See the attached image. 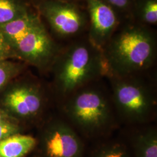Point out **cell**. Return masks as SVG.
<instances>
[{
	"mask_svg": "<svg viewBox=\"0 0 157 157\" xmlns=\"http://www.w3.org/2000/svg\"><path fill=\"white\" fill-rule=\"evenodd\" d=\"M132 21L153 28L157 25V0H134Z\"/></svg>",
	"mask_w": 157,
	"mask_h": 157,
	"instance_id": "cell-13",
	"label": "cell"
},
{
	"mask_svg": "<svg viewBox=\"0 0 157 157\" xmlns=\"http://www.w3.org/2000/svg\"><path fill=\"white\" fill-rule=\"evenodd\" d=\"M89 145L86 157H132L129 147L119 133Z\"/></svg>",
	"mask_w": 157,
	"mask_h": 157,
	"instance_id": "cell-11",
	"label": "cell"
},
{
	"mask_svg": "<svg viewBox=\"0 0 157 157\" xmlns=\"http://www.w3.org/2000/svg\"><path fill=\"white\" fill-rule=\"evenodd\" d=\"M102 51L106 76H127L151 71L157 62L156 31L132 20L124 21Z\"/></svg>",
	"mask_w": 157,
	"mask_h": 157,
	"instance_id": "cell-2",
	"label": "cell"
},
{
	"mask_svg": "<svg viewBox=\"0 0 157 157\" xmlns=\"http://www.w3.org/2000/svg\"><path fill=\"white\" fill-rule=\"evenodd\" d=\"M59 114L87 144L121 128L105 78L75 91L58 103Z\"/></svg>",
	"mask_w": 157,
	"mask_h": 157,
	"instance_id": "cell-1",
	"label": "cell"
},
{
	"mask_svg": "<svg viewBox=\"0 0 157 157\" xmlns=\"http://www.w3.org/2000/svg\"><path fill=\"white\" fill-rule=\"evenodd\" d=\"M83 4L89 18L87 37L102 50L122 21L104 0H83Z\"/></svg>",
	"mask_w": 157,
	"mask_h": 157,
	"instance_id": "cell-9",
	"label": "cell"
},
{
	"mask_svg": "<svg viewBox=\"0 0 157 157\" xmlns=\"http://www.w3.org/2000/svg\"><path fill=\"white\" fill-rule=\"evenodd\" d=\"M54 39L63 45L87 34L89 18L83 2L30 0Z\"/></svg>",
	"mask_w": 157,
	"mask_h": 157,
	"instance_id": "cell-6",
	"label": "cell"
},
{
	"mask_svg": "<svg viewBox=\"0 0 157 157\" xmlns=\"http://www.w3.org/2000/svg\"><path fill=\"white\" fill-rule=\"evenodd\" d=\"M9 121H10V117L8 115V114L6 113L5 111L0 109V124H2L4 122H6Z\"/></svg>",
	"mask_w": 157,
	"mask_h": 157,
	"instance_id": "cell-19",
	"label": "cell"
},
{
	"mask_svg": "<svg viewBox=\"0 0 157 157\" xmlns=\"http://www.w3.org/2000/svg\"><path fill=\"white\" fill-rule=\"evenodd\" d=\"M32 8L29 0H0V26L25 16Z\"/></svg>",
	"mask_w": 157,
	"mask_h": 157,
	"instance_id": "cell-14",
	"label": "cell"
},
{
	"mask_svg": "<svg viewBox=\"0 0 157 157\" xmlns=\"http://www.w3.org/2000/svg\"><path fill=\"white\" fill-rule=\"evenodd\" d=\"M36 144L33 136L17 133L0 141V157H26Z\"/></svg>",
	"mask_w": 157,
	"mask_h": 157,
	"instance_id": "cell-12",
	"label": "cell"
},
{
	"mask_svg": "<svg viewBox=\"0 0 157 157\" xmlns=\"http://www.w3.org/2000/svg\"><path fill=\"white\" fill-rule=\"evenodd\" d=\"M15 56L40 71H50L62 45L49 32L33 7L25 16L0 26Z\"/></svg>",
	"mask_w": 157,
	"mask_h": 157,
	"instance_id": "cell-5",
	"label": "cell"
},
{
	"mask_svg": "<svg viewBox=\"0 0 157 157\" xmlns=\"http://www.w3.org/2000/svg\"><path fill=\"white\" fill-rule=\"evenodd\" d=\"M50 71L58 103L107 75L102 50L90 41L87 34L62 45Z\"/></svg>",
	"mask_w": 157,
	"mask_h": 157,
	"instance_id": "cell-3",
	"label": "cell"
},
{
	"mask_svg": "<svg viewBox=\"0 0 157 157\" xmlns=\"http://www.w3.org/2000/svg\"><path fill=\"white\" fill-rule=\"evenodd\" d=\"M117 13L122 21L132 20L134 0H104Z\"/></svg>",
	"mask_w": 157,
	"mask_h": 157,
	"instance_id": "cell-16",
	"label": "cell"
},
{
	"mask_svg": "<svg viewBox=\"0 0 157 157\" xmlns=\"http://www.w3.org/2000/svg\"><path fill=\"white\" fill-rule=\"evenodd\" d=\"M4 104L17 117L33 121L40 118L43 112L45 94L39 84L33 82H25L6 93Z\"/></svg>",
	"mask_w": 157,
	"mask_h": 157,
	"instance_id": "cell-8",
	"label": "cell"
},
{
	"mask_svg": "<svg viewBox=\"0 0 157 157\" xmlns=\"http://www.w3.org/2000/svg\"><path fill=\"white\" fill-rule=\"evenodd\" d=\"M23 69L24 67L21 64L8 60H0V90Z\"/></svg>",
	"mask_w": 157,
	"mask_h": 157,
	"instance_id": "cell-15",
	"label": "cell"
},
{
	"mask_svg": "<svg viewBox=\"0 0 157 157\" xmlns=\"http://www.w3.org/2000/svg\"><path fill=\"white\" fill-rule=\"evenodd\" d=\"M19 133V126L11 121L0 124V141Z\"/></svg>",
	"mask_w": 157,
	"mask_h": 157,
	"instance_id": "cell-17",
	"label": "cell"
},
{
	"mask_svg": "<svg viewBox=\"0 0 157 157\" xmlns=\"http://www.w3.org/2000/svg\"><path fill=\"white\" fill-rule=\"evenodd\" d=\"M119 131L132 157H157V127L155 123L124 127Z\"/></svg>",
	"mask_w": 157,
	"mask_h": 157,
	"instance_id": "cell-10",
	"label": "cell"
},
{
	"mask_svg": "<svg viewBox=\"0 0 157 157\" xmlns=\"http://www.w3.org/2000/svg\"><path fill=\"white\" fill-rule=\"evenodd\" d=\"M121 128L155 123L156 70L127 76L105 77Z\"/></svg>",
	"mask_w": 157,
	"mask_h": 157,
	"instance_id": "cell-4",
	"label": "cell"
},
{
	"mask_svg": "<svg viewBox=\"0 0 157 157\" xmlns=\"http://www.w3.org/2000/svg\"><path fill=\"white\" fill-rule=\"evenodd\" d=\"M51 1H65V2H80V3L83 2V0H51Z\"/></svg>",
	"mask_w": 157,
	"mask_h": 157,
	"instance_id": "cell-20",
	"label": "cell"
},
{
	"mask_svg": "<svg viewBox=\"0 0 157 157\" xmlns=\"http://www.w3.org/2000/svg\"><path fill=\"white\" fill-rule=\"evenodd\" d=\"M36 140L38 157H86L88 144L59 114L45 122Z\"/></svg>",
	"mask_w": 157,
	"mask_h": 157,
	"instance_id": "cell-7",
	"label": "cell"
},
{
	"mask_svg": "<svg viewBox=\"0 0 157 157\" xmlns=\"http://www.w3.org/2000/svg\"><path fill=\"white\" fill-rule=\"evenodd\" d=\"M33 157H37V155H35V156H34Z\"/></svg>",
	"mask_w": 157,
	"mask_h": 157,
	"instance_id": "cell-21",
	"label": "cell"
},
{
	"mask_svg": "<svg viewBox=\"0 0 157 157\" xmlns=\"http://www.w3.org/2000/svg\"><path fill=\"white\" fill-rule=\"evenodd\" d=\"M12 57H15L14 52L4 34L0 30V60H8Z\"/></svg>",
	"mask_w": 157,
	"mask_h": 157,
	"instance_id": "cell-18",
	"label": "cell"
}]
</instances>
